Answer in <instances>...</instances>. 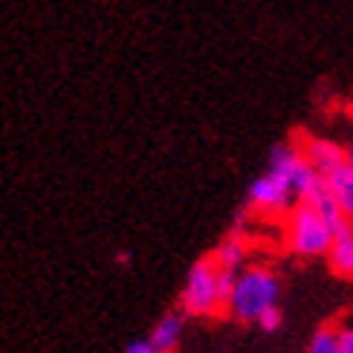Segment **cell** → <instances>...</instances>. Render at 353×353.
<instances>
[{
  "instance_id": "1",
  "label": "cell",
  "mask_w": 353,
  "mask_h": 353,
  "mask_svg": "<svg viewBox=\"0 0 353 353\" xmlns=\"http://www.w3.org/2000/svg\"><path fill=\"white\" fill-rule=\"evenodd\" d=\"M238 272L217 267L214 258H200L188 270L185 287L180 292V307L185 316H220L229 310Z\"/></svg>"
},
{
  "instance_id": "2",
  "label": "cell",
  "mask_w": 353,
  "mask_h": 353,
  "mask_svg": "<svg viewBox=\"0 0 353 353\" xmlns=\"http://www.w3.org/2000/svg\"><path fill=\"white\" fill-rule=\"evenodd\" d=\"M278 304V278L267 267H249L238 275L229 313L241 321H258L267 307Z\"/></svg>"
},
{
  "instance_id": "3",
  "label": "cell",
  "mask_w": 353,
  "mask_h": 353,
  "mask_svg": "<svg viewBox=\"0 0 353 353\" xmlns=\"http://www.w3.org/2000/svg\"><path fill=\"white\" fill-rule=\"evenodd\" d=\"M336 238V229L321 217L310 203H301L287 217V243L301 258L327 255V249Z\"/></svg>"
},
{
  "instance_id": "4",
  "label": "cell",
  "mask_w": 353,
  "mask_h": 353,
  "mask_svg": "<svg viewBox=\"0 0 353 353\" xmlns=\"http://www.w3.org/2000/svg\"><path fill=\"white\" fill-rule=\"evenodd\" d=\"M292 197H296L292 188L281 180V176H275L272 171L258 176L252 183V188H249V205H252L255 212H263V214H275V212L290 209Z\"/></svg>"
},
{
  "instance_id": "5",
  "label": "cell",
  "mask_w": 353,
  "mask_h": 353,
  "mask_svg": "<svg viewBox=\"0 0 353 353\" xmlns=\"http://www.w3.org/2000/svg\"><path fill=\"white\" fill-rule=\"evenodd\" d=\"M301 151H304V157L310 159V165H313L321 176L333 174L339 165L347 163L345 148H342V145H336V142H330V139H307Z\"/></svg>"
},
{
  "instance_id": "6",
  "label": "cell",
  "mask_w": 353,
  "mask_h": 353,
  "mask_svg": "<svg viewBox=\"0 0 353 353\" xmlns=\"http://www.w3.org/2000/svg\"><path fill=\"white\" fill-rule=\"evenodd\" d=\"M327 261H330V270L342 278H353V220L336 232V238L327 249Z\"/></svg>"
},
{
  "instance_id": "7",
  "label": "cell",
  "mask_w": 353,
  "mask_h": 353,
  "mask_svg": "<svg viewBox=\"0 0 353 353\" xmlns=\"http://www.w3.org/2000/svg\"><path fill=\"white\" fill-rule=\"evenodd\" d=\"M246 252H249V246H246V234L241 226H234L229 232V238L226 241H220V246L214 249V261H217V267H223V270H234L238 272L243 267V261H246Z\"/></svg>"
},
{
  "instance_id": "8",
  "label": "cell",
  "mask_w": 353,
  "mask_h": 353,
  "mask_svg": "<svg viewBox=\"0 0 353 353\" xmlns=\"http://www.w3.org/2000/svg\"><path fill=\"white\" fill-rule=\"evenodd\" d=\"M180 333H183V316L180 313H168L154 325L151 330V342L157 353H174L180 345Z\"/></svg>"
},
{
  "instance_id": "9",
  "label": "cell",
  "mask_w": 353,
  "mask_h": 353,
  "mask_svg": "<svg viewBox=\"0 0 353 353\" xmlns=\"http://www.w3.org/2000/svg\"><path fill=\"white\" fill-rule=\"evenodd\" d=\"M325 180L330 183V188H333L336 200H339L345 217H347V220H353V168L345 163V165L336 168L333 174H327Z\"/></svg>"
},
{
  "instance_id": "10",
  "label": "cell",
  "mask_w": 353,
  "mask_h": 353,
  "mask_svg": "<svg viewBox=\"0 0 353 353\" xmlns=\"http://www.w3.org/2000/svg\"><path fill=\"white\" fill-rule=\"evenodd\" d=\"M307 353H342V336L333 327H321L307 345Z\"/></svg>"
},
{
  "instance_id": "11",
  "label": "cell",
  "mask_w": 353,
  "mask_h": 353,
  "mask_svg": "<svg viewBox=\"0 0 353 353\" xmlns=\"http://www.w3.org/2000/svg\"><path fill=\"white\" fill-rule=\"evenodd\" d=\"M255 325L261 327V330H267V333H275L278 327L284 325V316H281V310H278V304H272V307H267L261 316H258V321Z\"/></svg>"
},
{
  "instance_id": "12",
  "label": "cell",
  "mask_w": 353,
  "mask_h": 353,
  "mask_svg": "<svg viewBox=\"0 0 353 353\" xmlns=\"http://www.w3.org/2000/svg\"><path fill=\"white\" fill-rule=\"evenodd\" d=\"M125 353H157V347L151 339H139V342H130Z\"/></svg>"
},
{
  "instance_id": "13",
  "label": "cell",
  "mask_w": 353,
  "mask_h": 353,
  "mask_svg": "<svg viewBox=\"0 0 353 353\" xmlns=\"http://www.w3.org/2000/svg\"><path fill=\"white\" fill-rule=\"evenodd\" d=\"M339 336H342V353H353V327L339 330Z\"/></svg>"
},
{
  "instance_id": "14",
  "label": "cell",
  "mask_w": 353,
  "mask_h": 353,
  "mask_svg": "<svg viewBox=\"0 0 353 353\" xmlns=\"http://www.w3.org/2000/svg\"><path fill=\"white\" fill-rule=\"evenodd\" d=\"M345 154H347V165L353 168V142H350V145H347V148H345Z\"/></svg>"
}]
</instances>
